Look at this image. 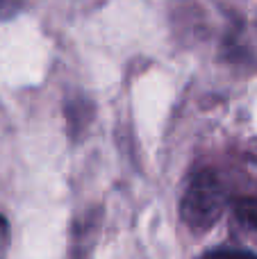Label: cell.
I'll list each match as a JSON object with an SVG mask.
<instances>
[{"label": "cell", "instance_id": "obj_1", "mask_svg": "<svg viewBox=\"0 0 257 259\" xmlns=\"http://www.w3.org/2000/svg\"><path fill=\"white\" fill-rule=\"evenodd\" d=\"M226 207V193L212 170H200L189 180L180 202V216L196 234L209 232Z\"/></svg>", "mask_w": 257, "mask_h": 259}, {"label": "cell", "instance_id": "obj_3", "mask_svg": "<svg viewBox=\"0 0 257 259\" xmlns=\"http://www.w3.org/2000/svg\"><path fill=\"white\" fill-rule=\"evenodd\" d=\"M7 223H5V219L0 216V259H5V250H7Z\"/></svg>", "mask_w": 257, "mask_h": 259}, {"label": "cell", "instance_id": "obj_2", "mask_svg": "<svg viewBox=\"0 0 257 259\" xmlns=\"http://www.w3.org/2000/svg\"><path fill=\"white\" fill-rule=\"evenodd\" d=\"M200 259H257V255H253V252L248 250H209L205 252Z\"/></svg>", "mask_w": 257, "mask_h": 259}]
</instances>
